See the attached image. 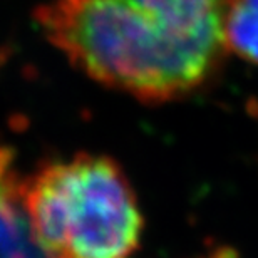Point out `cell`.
<instances>
[{
  "mask_svg": "<svg viewBox=\"0 0 258 258\" xmlns=\"http://www.w3.org/2000/svg\"><path fill=\"white\" fill-rule=\"evenodd\" d=\"M34 20L77 71L146 104L189 96L223 59L133 0H47Z\"/></svg>",
  "mask_w": 258,
  "mask_h": 258,
  "instance_id": "cell-1",
  "label": "cell"
},
{
  "mask_svg": "<svg viewBox=\"0 0 258 258\" xmlns=\"http://www.w3.org/2000/svg\"><path fill=\"white\" fill-rule=\"evenodd\" d=\"M149 9L184 40L225 57L223 12L226 0H133Z\"/></svg>",
  "mask_w": 258,
  "mask_h": 258,
  "instance_id": "cell-3",
  "label": "cell"
},
{
  "mask_svg": "<svg viewBox=\"0 0 258 258\" xmlns=\"http://www.w3.org/2000/svg\"><path fill=\"white\" fill-rule=\"evenodd\" d=\"M30 238L44 258H129L144 216L131 181L106 154L50 161L19 188Z\"/></svg>",
  "mask_w": 258,
  "mask_h": 258,
  "instance_id": "cell-2",
  "label": "cell"
},
{
  "mask_svg": "<svg viewBox=\"0 0 258 258\" xmlns=\"http://www.w3.org/2000/svg\"><path fill=\"white\" fill-rule=\"evenodd\" d=\"M210 258H235V255L230 250H218L215 255H211Z\"/></svg>",
  "mask_w": 258,
  "mask_h": 258,
  "instance_id": "cell-5",
  "label": "cell"
},
{
  "mask_svg": "<svg viewBox=\"0 0 258 258\" xmlns=\"http://www.w3.org/2000/svg\"><path fill=\"white\" fill-rule=\"evenodd\" d=\"M223 44L228 54L258 66V0H226Z\"/></svg>",
  "mask_w": 258,
  "mask_h": 258,
  "instance_id": "cell-4",
  "label": "cell"
}]
</instances>
